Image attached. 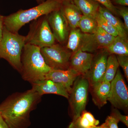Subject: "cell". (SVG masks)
<instances>
[{
  "label": "cell",
  "mask_w": 128,
  "mask_h": 128,
  "mask_svg": "<svg viewBox=\"0 0 128 128\" xmlns=\"http://www.w3.org/2000/svg\"><path fill=\"white\" fill-rule=\"evenodd\" d=\"M41 98L32 88L13 93L0 104V114L9 128H28L31 124L30 113L41 102Z\"/></svg>",
  "instance_id": "6da1fadb"
},
{
  "label": "cell",
  "mask_w": 128,
  "mask_h": 128,
  "mask_svg": "<svg viewBox=\"0 0 128 128\" xmlns=\"http://www.w3.org/2000/svg\"><path fill=\"white\" fill-rule=\"evenodd\" d=\"M40 48L25 44L21 56L22 79L31 84L44 80L52 69L47 65L40 50Z\"/></svg>",
  "instance_id": "7a4b0ae2"
},
{
  "label": "cell",
  "mask_w": 128,
  "mask_h": 128,
  "mask_svg": "<svg viewBox=\"0 0 128 128\" xmlns=\"http://www.w3.org/2000/svg\"><path fill=\"white\" fill-rule=\"evenodd\" d=\"M62 5V2L60 0H47L31 9H21L4 16V26L12 32L18 33L25 24L60 9Z\"/></svg>",
  "instance_id": "3957f363"
},
{
  "label": "cell",
  "mask_w": 128,
  "mask_h": 128,
  "mask_svg": "<svg viewBox=\"0 0 128 128\" xmlns=\"http://www.w3.org/2000/svg\"><path fill=\"white\" fill-rule=\"evenodd\" d=\"M25 44V36L13 33L4 27L0 41V58L6 60L15 70L21 74V56Z\"/></svg>",
  "instance_id": "277c9868"
},
{
  "label": "cell",
  "mask_w": 128,
  "mask_h": 128,
  "mask_svg": "<svg viewBox=\"0 0 128 128\" xmlns=\"http://www.w3.org/2000/svg\"><path fill=\"white\" fill-rule=\"evenodd\" d=\"M47 16H42L31 23L29 32L25 36V44L41 48L55 44V38L48 22Z\"/></svg>",
  "instance_id": "5b68a950"
},
{
  "label": "cell",
  "mask_w": 128,
  "mask_h": 128,
  "mask_svg": "<svg viewBox=\"0 0 128 128\" xmlns=\"http://www.w3.org/2000/svg\"><path fill=\"white\" fill-rule=\"evenodd\" d=\"M89 88V82L83 76H78L74 82L68 99L73 119L79 118L85 110Z\"/></svg>",
  "instance_id": "8992f818"
},
{
  "label": "cell",
  "mask_w": 128,
  "mask_h": 128,
  "mask_svg": "<svg viewBox=\"0 0 128 128\" xmlns=\"http://www.w3.org/2000/svg\"><path fill=\"white\" fill-rule=\"evenodd\" d=\"M40 52L45 63L54 70H67L72 53L60 44L40 48Z\"/></svg>",
  "instance_id": "52a82bcc"
},
{
  "label": "cell",
  "mask_w": 128,
  "mask_h": 128,
  "mask_svg": "<svg viewBox=\"0 0 128 128\" xmlns=\"http://www.w3.org/2000/svg\"><path fill=\"white\" fill-rule=\"evenodd\" d=\"M107 100L117 109L128 111V88L119 69L111 82V88Z\"/></svg>",
  "instance_id": "ba28073f"
},
{
  "label": "cell",
  "mask_w": 128,
  "mask_h": 128,
  "mask_svg": "<svg viewBox=\"0 0 128 128\" xmlns=\"http://www.w3.org/2000/svg\"><path fill=\"white\" fill-rule=\"evenodd\" d=\"M115 38L98 26L94 33H82L80 49L90 52L105 50L113 41Z\"/></svg>",
  "instance_id": "9c48e42d"
},
{
  "label": "cell",
  "mask_w": 128,
  "mask_h": 128,
  "mask_svg": "<svg viewBox=\"0 0 128 128\" xmlns=\"http://www.w3.org/2000/svg\"><path fill=\"white\" fill-rule=\"evenodd\" d=\"M47 18L56 40L62 45L64 44L68 39L70 27L61 9L52 12Z\"/></svg>",
  "instance_id": "30bf717a"
},
{
  "label": "cell",
  "mask_w": 128,
  "mask_h": 128,
  "mask_svg": "<svg viewBox=\"0 0 128 128\" xmlns=\"http://www.w3.org/2000/svg\"><path fill=\"white\" fill-rule=\"evenodd\" d=\"M109 55L108 53L104 50L94 56L90 68L84 76L89 82V87L94 86L102 81Z\"/></svg>",
  "instance_id": "8fae6325"
},
{
  "label": "cell",
  "mask_w": 128,
  "mask_h": 128,
  "mask_svg": "<svg viewBox=\"0 0 128 128\" xmlns=\"http://www.w3.org/2000/svg\"><path fill=\"white\" fill-rule=\"evenodd\" d=\"M80 75L73 69L66 70L52 69L46 75L45 79H48L62 85L69 94L71 92L73 83L76 78Z\"/></svg>",
  "instance_id": "7c38bea8"
},
{
  "label": "cell",
  "mask_w": 128,
  "mask_h": 128,
  "mask_svg": "<svg viewBox=\"0 0 128 128\" xmlns=\"http://www.w3.org/2000/svg\"><path fill=\"white\" fill-rule=\"evenodd\" d=\"M94 56L91 53L79 49L72 54L70 60L69 68L84 76L90 68Z\"/></svg>",
  "instance_id": "4fadbf2b"
},
{
  "label": "cell",
  "mask_w": 128,
  "mask_h": 128,
  "mask_svg": "<svg viewBox=\"0 0 128 128\" xmlns=\"http://www.w3.org/2000/svg\"><path fill=\"white\" fill-rule=\"evenodd\" d=\"M32 88L41 96L44 94H54L68 99L70 94L65 88L52 80L44 79L32 83Z\"/></svg>",
  "instance_id": "5bb4252c"
},
{
  "label": "cell",
  "mask_w": 128,
  "mask_h": 128,
  "mask_svg": "<svg viewBox=\"0 0 128 128\" xmlns=\"http://www.w3.org/2000/svg\"><path fill=\"white\" fill-rule=\"evenodd\" d=\"M111 88V82L102 81L92 87H89L92 100L99 108L107 103V98Z\"/></svg>",
  "instance_id": "9a60e30c"
},
{
  "label": "cell",
  "mask_w": 128,
  "mask_h": 128,
  "mask_svg": "<svg viewBox=\"0 0 128 128\" xmlns=\"http://www.w3.org/2000/svg\"><path fill=\"white\" fill-rule=\"evenodd\" d=\"M71 29L78 28L82 14L73 2H62L60 8Z\"/></svg>",
  "instance_id": "2e32d148"
},
{
  "label": "cell",
  "mask_w": 128,
  "mask_h": 128,
  "mask_svg": "<svg viewBox=\"0 0 128 128\" xmlns=\"http://www.w3.org/2000/svg\"><path fill=\"white\" fill-rule=\"evenodd\" d=\"M98 12L118 31V36L128 40V31L124 24L117 17L105 7L100 6Z\"/></svg>",
  "instance_id": "e0dca14e"
},
{
  "label": "cell",
  "mask_w": 128,
  "mask_h": 128,
  "mask_svg": "<svg viewBox=\"0 0 128 128\" xmlns=\"http://www.w3.org/2000/svg\"><path fill=\"white\" fill-rule=\"evenodd\" d=\"M104 50L109 54L128 56V40L118 36Z\"/></svg>",
  "instance_id": "ac0fdd59"
},
{
  "label": "cell",
  "mask_w": 128,
  "mask_h": 128,
  "mask_svg": "<svg viewBox=\"0 0 128 128\" xmlns=\"http://www.w3.org/2000/svg\"><path fill=\"white\" fill-rule=\"evenodd\" d=\"M73 2L82 15L94 17L100 6V4L96 0H73Z\"/></svg>",
  "instance_id": "d6986e66"
},
{
  "label": "cell",
  "mask_w": 128,
  "mask_h": 128,
  "mask_svg": "<svg viewBox=\"0 0 128 128\" xmlns=\"http://www.w3.org/2000/svg\"><path fill=\"white\" fill-rule=\"evenodd\" d=\"M82 33L78 28L72 29L69 33L66 48L72 54L80 49Z\"/></svg>",
  "instance_id": "ffe728a7"
},
{
  "label": "cell",
  "mask_w": 128,
  "mask_h": 128,
  "mask_svg": "<svg viewBox=\"0 0 128 128\" xmlns=\"http://www.w3.org/2000/svg\"><path fill=\"white\" fill-rule=\"evenodd\" d=\"M98 28L95 17L90 16L82 15L78 25V28L82 33L89 34L95 33Z\"/></svg>",
  "instance_id": "44dd1931"
},
{
  "label": "cell",
  "mask_w": 128,
  "mask_h": 128,
  "mask_svg": "<svg viewBox=\"0 0 128 128\" xmlns=\"http://www.w3.org/2000/svg\"><path fill=\"white\" fill-rule=\"evenodd\" d=\"M119 66L116 55L109 54L108 57L106 68L102 81L111 82L115 77Z\"/></svg>",
  "instance_id": "7402d4cb"
},
{
  "label": "cell",
  "mask_w": 128,
  "mask_h": 128,
  "mask_svg": "<svg viewBox=\"0 0 128 128\" xmlns=\"http://www.w3.org/2000/svg\"><path fill=\"white\" fill-rule=\"evenodd\" d=\"M72 121L80 126L86 128L97 126L99 123V121L96 119L90 112L85 110L82 112L79 118L73 119Z\"/></svg>",
  "instance_id": "603a6c76"
},
{
  "label": "cell",
  "mask_w": 128,
  "mask_h": 128,
  "mask_svg": "<svg viewBox=\"0 0 128 128\" xmlns=\"http://www.w3.org/2000/svg\"><path fill=\"white\" fill-rule=\"evenodd\" d=\"M95 18L98 26L113 36L116 37L118 36V32L116 29L98 11L95 16Z\"/></svg>",
  "instance_id": "cb8c5ba5"
},
{
  "label": "cell",
  "mask_w": 128,
  "mask_h": 128,
  "mask_svg": "<svg viewBox=\"0 0 128 128\" xmlns=\"http://www.w3.org/2000/svg\"><path fill=\"white\" fill-rule=\"evenodd\" d=\"M118 64L122 67L127 81L128 80V56L116 55Z\"/></svg>",
  "instance_id": "d4e9b609"
},
{
  "label": "cell",
  "mask_w": 128,
  "mask_h": 128,
  "mask_svg": "<svg viewBox=\"0 0 128 128\" xmlns=\"http://www.w3.org/2000/svg\"><path fill=\"white\" fill-rule=\"evenodd\" d=\"M118 15L122 16L124 20V24L127 31H128V8L127 6H116Z\"/></svg>",
  "instance_id": "484cf974"
},
{
  "label": "cell",
  "mask_w": 128,
  "mask_h": 128,
  "mask_svg": "<svg viewBox=\"0 0 128 128\" xmlns=\"http://www.w3.org/2000/svg\"><path fill=\"white\" fill-rule=\"evenodd\" d=\"M119 122L121 121L127 127H128V116L124 115L121 114L120 112L117 108H114L112 110L110 114Z\"/></svg>",
  "instance_id": "4316f807"
},
{
  "label": "cell",
  "mask_w": 128,
  "mask_h": 128,
  "mask_svg": "<svg viewBox=\"0 0 128 128\" xmlns=\"http://www.w3.org/2000/svg\"><path fill=\"white\" fill-rule=\"evenodd\" d=\"M99 4H102L104 7L107 9L114 15L118 16L116 6L112 4L111 0H96Z\"/></svg>",
  "instance_id": "83f0119b"
},
{
  "label": "cell",
  "mask_w": 128,
  "mask_h": 128,
  "mask_svg": "<svg viewBox=\"0 0 128 128\" xmlns=\"http://www.w3.org/2000/svg\"><path fill=\"white\" fill-rule=\"evenodd\" d=\"M119 121L111 115L108 116L104 123L108 128H118V123Z\"/></svg>",
  "instance_id": "f1b7e54d"
},
{
  "label": "cell",
  "mask_w": 128,
  "mask_h": 128,
  "mask_svg": "<svg viewBox=\"0 0 128 128\" xmlns=\"http://www.w3.org/2000/svg\"><path fill=\"white\" fill-rule=\"evenodd\" d=\"M4 16L0 14V41L2 38V33L4 27Z\"/></svg>",
  "instance_id": "f546056e"
},
{
  "label": "cell",
  "mask_w": 128,
  "mask_h": 128,
  "mask_svg": "<svg viewBox=\"0 0 128 128\" xmlns=\"http://www.w3.org/2000/svg\"><path fill=\"white\" fill-rule=\"evenodd\" d=\"M113 2L116 4L120 6H128V0H112Z\"/></svg>",
  "instance_id": "4dcf8cb0"
},
{
  "label": "cell",
  "mask_w": 128,
  "mask_h": 128,
  "mask_svg": "<svg viewBox=\"0 0 128 128\" xmlns=\"http://www.w3.org/2000/svg\"><path fill=\"white\" fill-rule=\"evenodd\" d=\"M67 128H96L95 127H90V128H84L82 126H80L78 124L76 123L74 121H72V122L70 124L68 127Z\"/></svg>",
  "instance_id": "1f68e13d"
},
{
  "label": "cell",
  "mask_w": 128,
  "mask_h": 128,
  "mask_svg": "<svg viewBox=\"0 0 128 128\" xmlns=\"http://www.w3.org/2000/svg\"><path fill=\"white\" fill-rule=\"evenodd\" d=\"M0 128H9L6 121L0 114Z\"/></svg>",
  "instance_id": "d6a6232c"
},
{
  "label": "cell",
  "mask_w": 128,
  "mask_h": 128,
  "mask_svg": "<svg viewBox=\"0 0 128 128\" xmlns=\"http://www.w3.org/2000/svg\"><path fill=\"white\" fill-rule=\"evenodd\" d=\"M95 127L96 128H108L104 123L102 124L101 126H95Z\"/></svg>",
  "instance_id": "836d02e7"
},
{
  "label": "cell",
  "mask_w": 128,
  "mask_h": 128,
  "mask_svg": "<svg viewBox=\"0 0 128 128\" xmlns=\"http://www.w3.org/2000/svg\"><path fill=\"white\" fill-rule=\"evenodd\" d=\"M37 1V2L38 4H41L42 2H44L45 1L47 0H36Z\"/></svg>",
  "instance_id": "e575fe53"
},
{
  "label": "cell",
  "mask_w": 128,
  "mask_h": 128,
  "mask_svg": "<svg viewBox=\"0 0 128 128\" xmlns=\"http://www.w3.org/2000/svg\"><path fill=\"white\" fill-rule=\"evenodd\" d=\"M62 2H73V0H60Z\"/></svg>",
  "instance_id": "d590c367"
}]
</instances>
